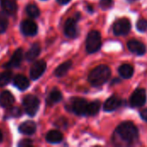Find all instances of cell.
Returning a JSON list of instances; mask_svg holds the SVG:
<instances>
[{
    "label": "cell",
    "instance_id": "cell-27",
    "mask_svg": "<svg viewBox=\"0 0 147 147\" xmlns=\"http://www.w3.org/2000/svg\"><path fill=\"white\" fill-rule=\"evenodd\" d=\"M136 27L140 32H145L147 29V20H146V19L139 20L137 24H136Z\"/></svg>",
    "mask_w": 147,
    "mask_h": 147
},
{
    "label": "cell",
    "instance_id": "cell-15",
    "mask_svg": "<svg viewBox=\"0 0 147 147\" xmlns=\"http://www.w3.org/2000/svg\"><path fill=\"white\" fill-rule=\"evenodd\" d=\"M19 131L22 134L32 135L36 131V125L34 121H25L19 126Z\"/></svg>",
    "mask_w": 147,
    "mask_h": 147
},
{
    "label": "cell",
    "instance_id": "cell-21",
    "mask_svg": "<svg viewBox=\"0 0 147 147\" xmlns=\"http://www.w3.org/2000/svg\"><path fill=\"white\" fill-rule=\"evenodd\" d=\"M40 53V47L38 43H34L30 49L26 53V59L28 61H33L34 59H36Z\"/></svg>",
    "mask_w": 147,
    "mask_h": 147
},
{
    "label": "cell",
    "instance_id": "cell-28",
    "mask_svg": "<svg viewBox=\"0 0 147 147\" xmlns=\"http://www.w3.org/2000/svg\"><path fill=\"white\" fill-rule=\"evenodd\" d=\"M114 4V0H100V5L103 9H109Z\"/></svg>",
    "mask_w": 147,
    "mask_h": 147
},
{
    "label": "cell",
    "instance_id": "cell-11",
    "mask_svg": "<svg viewBox=\"0 0 147 147\" xmlns=\"http://www.w3.org/2000/svg\"><path fill=\"white\" fill-rule=\"evenodd\" d=\"M127 47L128 49L133 53L137 55H143L146 53V46L136 40H131L127 42Z\"/></svg>",
    "mask_w": 147,
    "mask_h": 147
},
{
    "label": "cell",
    "instance_id": "cell-25",
    "mask_svg": "<svg viewBox=\"0 0 147 147\" xmlns=\"http://www.w3.org/2000/svg\"><path fill=\"white\" fill-rule=\"evenodd\" d=\"M8 25H9V20L6 14L4 12L0 11V34L4 33L7 30Z\"/></svg>",
    "mask_w": 147,
    "mask_h": 147
},
{
    "label": "cell",
    "instance_id": "cell-23",
    "mask_svg": "<svg viewBox=\"0 0 147 147\" xmlns=\"http://www.w3.org/2000/svg\"><path fill=\"white\" fill-rule=\"evenodd\" d=\"M62 100V94L61 92L58 90V89H53L51 93L49 94L48 99H47V102L49 104H54L57 103L59 102H60Z\"/></svg>",
    "mask_w": 147,
    "mask_h": 147
},
{
    "label": "cell",
    "instance_id": "cell-26",
    "mask_svg": "<svg viewBox=\"0 0 147 147\" xmlns=\"http://www.w3.org/2000/svg\"><path fill=\"white\" fill-rule=\"evenodd\" d=\"M11 72L10 71H3L0 73V87H3L9 84L11 79Z\"/></svg>",
    "mask_w": 147,
    "mask_h": 147
},
{
    "label": "cell",
    "instance_id": "cell-10",
    "mask_svg": "<svg viewBox=\"0 0 147 147\" xmlns=\"http://www.w3.org/2000/svg\"><path fill=\"white\" fill-rule=\"evenodd\" d=\"M47 68V64L44 60H39L35 62L30 70V77L33 80L38 79L45 71Z\"/></svg>",
    "mask_w": 147,
    "mask_h": 147
},
{
    "label": "cell",
    "instance_id": "cell-6",
    "mask_svg": "<svg viewBox=\"0 0 147 147\" xmlns=\"http://www.w3.org/2000/svg\"><path fill=\"white\" fill-rule=\"evenodd\" d=\"M146 102V92L145 89L136 90L130 98V104L134 108H140Z\"/></svg>",
    "mask_w": 147,
    "mask_h": 147
},
{
    "label": "cell",
    "instance_id": "cell-2",
    "mask_svg": "<svg viewBox=\"0 0 147 147\" xmlns=\"http://www.w3.org/2000/svg\"><path fill=\"white\" fill-rule=\"evenodd\" d=\"M111 76V70L106 65H100L94 68L89 75V82L92 86L99 87L105 84Z\"/></svg>",
    "mask_w": 147,
    "mask_h": 147
},
{
    "label": "cell",
    "instance_id": "cell-8",
    "mask_svg": "<svg viewBox=\"0 0 147 147\" xmlns=\"http://www.w3.org/2000/svg\"><path fill=\"white\" fill-rule=\"evenodd\" d=\"M64 33L68 38H76L78 34V29L77 26V19L69 18L66 20L64 27Z\"/></svg>",
    "mask_w": 147,
    "mask_h": 147
},
{
    "label": "cell",
    "instance_id": "cell-31",
    "mask_svg": "<svg viewBox=\"0 0 147 147\" xmlns=\"http://www.w3.org/2000/svg\"><path fill=\"white\" fill-rule=\"evenodd\" d=\"M140 116H141V118H142L144 121H147V109H144L143 111H141V113H140Z\"/></svg>",
    "mask_w": 147,
    "mask_h": 147
},
{
    "label": "cell",
    "instance_id": "cell-20",
    "mask_svg": "<svg viewBox=\"0 0 147 147\" xmlns=\"http://www.w3.org/2000/svg\"><path fill=\"white\" fill-rule=\"evenodd\" d=\"M71 65H72V61H71V60H68V61L62 63L60 65H59L56 68V70L54 71L55 76L58 78H61V77L65 76L67 73V71L70 70Z\"/></svg>",
    "mask_w": 147,
    "mask_h": 147
},
{
    "label": "cell",
    "instance_id": "cell-5",
    "mask_svg": "<svg viewBox=\"0 0 147 147\" xmlns=\"http://www.w3.org/2000/svg\"><path fill=\"white\" fill-rule=\"evenodd\" d=\"M131 22L127 18L117 20L113 26V31L115 35H126L130 32Z\"/></svg>",
    "mask_w": 147,
    "mask_h": 147
},
{
    "label": "cell",
    "instance_id": "cell-12",
    "mask_svg": "<svg viewBox=\"0 0 147 147\" xmlns=\"http://www.w3.org/2000/svg\"><path fill=\"white\" fill-rule=\"evenodd\" d=\"M22 57H23V53H22V49H17L14 54L12 55L10 60L6 63L4 65L5 68H15V67H18L22 60Z\"/></svg>",
    "mask_w": 147,
    "mask_h": 147
},
{
    "label": "cell",
    "instance_id": "cell-18",
    "mask_svg": "<svg viewBox=\"0 0 147 147\" xmlns=\"http://www.w3.org/2000/svg\"><path fill=\"white\" fill-rule=\"evenodd\" d=\"M46 140L51 144H58L63 140V134L58 130L49 131L46 136Z\"/></svg>",
    "mask_w": 147,
    "mask_h": 147
},
{
    "label": "cell",
    "instance_id": "cell-17",
    "mask_svg": "<svg viewBox=\"0 0 147 147\" xmlns=\"http://www.w3.org/2000/svg\"><path fill=\"white\" fill-rule=\"evenodd\" d=\"M14 85L20 90H25L29 87L28 79L23 75H16L13 80Z\"/></svg>",
    "mask_w": 147,
    "mask_h": 147
},
{
    "label": "cell",
    "instance_id": "cell-16",
    "mask_svg": "<svg viewBox=\"0 0 147 147\" xmlns=\"http://www.w3.org/2000/svg\"><path fill=\"white\" fill-rule=\"evenodd\" d=\"M14 102H15V98L9 91L5 90L0 94V105L3 108L10 107L14 103Z\"/></svg>",
    "mask_w": 147,
    "mask_h": 147
},
{
    "label": "cell",
    "instance_id": "cell-13",
    "mask_svg": "<svg viewBox=\"0 0 147 147\" xmlns=\"http://www.w3.org/2000/svg\"><path fill=\"white\" fill-rule=\"evenodd\" d=\"M121 105V100L118 96H110L105 102L104 106H103V109L106 112H111V111L117 109Z\"/></svg>",
    "mask_w": 147,
    "mask_h": 147
},
{
    "label": "cell",
    "instance_id": "cell-7",
    "mask_svg": "<svg viewBox=\"0 0 147 147\" xmlns=\"http://www.w3.org/2000/svg\"><path fill=\"white\" fill-rule=\"evenodd\" d=\"M88 102L84 98H74L71 101V110L78 115H86Z\"/></svg>",
    "mask_w": 147,
    "mask_h": 147
},
{
    "label": "cell",
    "instance_id": "cell-19",
    "mask_svg": "<svg viewBox=\"0 0 147 147\" xmlns=\"http://www.w3.org/2000/svg\"><path fill=\"white\" fill-rule=\"evenodd\" d=\"M118 71L122 78L128 79L134 75V67L129 64H123L119 67Z\"/></svg>",
    "mask_w": 147,
    "mask_h": 147
},
{
    "label": "cell",
    "instance_id": "cell-24",
    "mask_svg": "<svg viewBox=\"0 0 147 147\" xmlns=\"http://www.w3.org/2000/svg\"><path fill=\"white\" fill-rule=\"evenodd\" d=\"M26 12L32 18H36V17H38L40 16V9H39V8L35 4H33V3L28 4L26 7Z\"/></svg>",
    "mask_w": 147,
    "mask_h": 147
},
{
    "label": "cell",
    "instance_id": "cell-29",
    "mask_svg": "<svg viewBox=\"0 0 147 147\" xmlns=\"http://www.w3.org/2000/svg\"><path fill=\"white\" fill-rule=\"evenodd\" d=\"M8 113L10 115L11 117L12 116L13 117H18V116H20L22 115V110L17 107H14V108H11Z\"/></svg>",
    "mask_w": 147,
    "mask_h": 147
},
{
    "label": "cell",
    "instance_id": "cell-3",
    "mask_svg": "<svg viewBox=\"0 0 147 147\" xmlns=\"http://www.w3.org/2000/svg\"><path fill=\"white\" fill-rule=\"evenodd\" d=\"M86 51L89 53H94L99 51L102 47L101 34L96 30H92L89 33L86 38Z\"/></svg>",
    "mask_w": 147,
    "mask_h": 147
},
{
    "label": "cell",
    "instance_id": "cell-9",
    "mask_svg": "<svg viewBox=\"0 0 147 147\" xmlns=\"http://www.w3.org/2000/svg\"><path fill=\"white\" fill-rule=\"evenodd\" d=\"M21 31L26 36H34L38 32V26L34 21L25 20L21 24Z\"/></svg>",
    "mask_w": 147,
    "mask_h": 147
},
{
    "label": "cell",
    "instance_id": "cell-32",
    "mask_svg": "<svg viewBox=\"0 0 147 147\" xmlns=\"http://www.w3.org/2000/svg\"><path fill=\"white\" fill-rule=\"evenodd\" d=\"M71 0H57V2L60 4H66L70 2Z\"/></svg>",
    "mask_w": 147,
    "mask_h": 147
},
{
    "label": "cell",
    "instance_id": "cell-1",
    "mask_svg": "<svg viewBox=\"0 0 147 147\" xmlns=\"http://www.w3.org/2000/svg\"><path fill=\"white\" fill-rule=\"evenodd\" d=\"M115 135L127 145L134 144L139 138V131L136 126L131 121H125L120 124L116 130Z\"/></svg>",
    "mask_w": 147,
    "mask_h": 147
},
{
    "label": "cell",
    "instance_id": "cell-33",
    "mask_svg": "<svg viewBox=\"0 0 147 147\" xmlns=\"http://www.w3.org/2000/svg\"><path fill=\"white\" fill-rule=\"evenodd\" d=\"M2 141H3V134L0 131V142H2Z\"/></svg>",
    "mask_w": 147,
    "mask_h": 147
},
{
    "label": "cell",
    "instance_id": "cell-22",
    "mask_svg": "<svg viewBox=\"0 0 147 147\" xmlns=\"http://www.w3.org/2000/svg\"><path fill=\"white\" fill-rule=\"evenodd\" d=\"M100 108H101V102L99 101H94L92 102L88 103L86 115H90V116L96 115L100 110Z\"/></svg>",
    "mask_w": 147,
    "mask_h": 147
},
{
    "label": "cell",
    "instance_id": "cell-14",
    "mask_svg": "<svg viewBox=\"0 0 147 147\" xmlns=\"http://www.w3.org/2000/svg\"><path fill=\"white\" fill-rule=\"evenodd\" d=\"M1 7L3 12L9 16L14 15L17 10L16 0H1Z\"/></svg>",
    "mask_w": 147,
    "mask_h": 147
},
{
    "label": "cell",
    "instance_id": "cell-4",
    "mask_svg": "<svg viewBox=\"0 0 147 147\" xmlns=\"http://www.w3.org/2000/svg\"><path fill=\"white\" fill-rule=\"evenodd\" d=\"M23 106L26 113L29 116H34L39 109L40 101L35 96L28 95L23 99Z\"/></svg>",
    "mask_w": 147,
    "mask_h": 147
},
{
    "label": "cell",
    "instance_id": "cell-30",
    "mask_svg": "<svg viewBox=\"0 0 147 147\" xmlns=\"http://www.w3.org/2000/svg\"><path fill=\"white\" fill-rule=\"evenodd\" d=\"M33 144H32V141L30 140H22L19 144H18V146L21 147H26V146H31Z\"/></svg>",
    "mask_w": 147,
    "mask_h": 147
}]
</instances>
